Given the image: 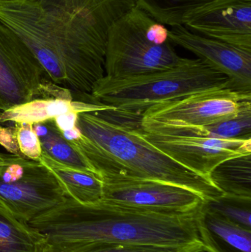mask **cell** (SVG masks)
I'll return each mask as SVG.
<instances>
[{"instance_id":"1","label":"cell","mask_w":251,"mask_h":252,"mask_svg":"<svg viewBox=\"0 0 251 252\" xmlns=\"http://www.w3.org/2000/svg\"><path fill=\"white\" fill-rule=\"evenodd\" d=\"M196 215L155 213L102 200L81 204L67 197L29 223L50 245L104 242L204 252Z\"/></svg>"},{"instance_id":"2","label":"cell","mask_w":251,"mask_h":252,"mask_svg":"<svg viewBox=\"0 0 251 252\" xmlns=\"http://www.w3.org/2000/svg\"><path fill=\"white\" fill-rule=\"evenodd\" d=\"M81 136L71 145L98 173H122L190 189L213 201L223 195L205 178L177 162L141 134L137 126L118 124L98 112L78 115Z\"/></svg>"},{"instance_id":"3","label":"cell","mask_w":251,"mask_h":252,"mask_svg":"<svg viewBox=\"0 0 251 252\" xmlns=\"http://www.w3.org/2000/svg\"><path fill=\"white\" fill-rule=\"evenodd\" d=\"M0 22L28 46L56 85L91 94L105 62L53 23L36 0H0Z\"/></svg>"},{"instance_id":"4","label":"cell","mask_w":251,"mask_h":252,"mask_svg":"<svg viewBox=\"0 0 251 252\" xmlns=\"http://www.w3.org/2000/svg\"><path fill=\"white\" fill-rule=\"evenodd\" d=\"M231 88L222 72L199 59H186L163 70L125 78L105 75L91 95L112 112L141 118L154 105L217 89ZM232 90V89H231Z\"/></svg>"},{"instance_id":"5","label":"cell","mask_w":251,"mask_h":252,"mask_svg":"<svg viewBox=\"0 0 251 252\" xmlns=\"http://www.w3.org/2000/svg\"><path fill=\"white\" fill-rule=\"evenodd\" d=\"M169 29L137 5L119 18L108 35L105 75L125 78L169 69L182 62Z\"/></svg>"},{"instance_id":"6","label":"cell","mask_w":251,"mask_h":252,"mask_svg":"<svg viewBox=\"0 0 251 252\" xmlns=\"http://www.w3.org/2000/svg\"><path fill=\"white\" fill-rule=\"evenodd\" d=\"M53 172L39 160L0 153V202L29 223L67 198Z\"/></svg>"},{"instance_id":"7","label":"cell","mask_w":251,"mask_h":252,"mask_svg":"<svg viewBox=\"0 0 251 252\" xmlns=\"http://www.w3.org/2000/svg\"><path fill=\"white\" fill-rule=\"evenodd\" d=\"M49 19L105 61L112 25L137 5V0H36Z\"/></svg>"},{"instance_id":"8","label":"cell","mask_w":251,"mask_h":252,"mask_svg":"<svg viewBox=\"0 0 251 252\" xmlns=\"http://www.w3.org/2000/svg\"><path fill=\"white\" fill-rule=\"evenodd\" d=\"M102 201L109 204L168 214H196L206 200L182 187L159 181L102 173Z\"/></svg>"},{"instance_id":"9","label":"cell","mask_w":251,"mask_h":252,"mask_svg":"<svg viewBox=\"0 0 251 252\" xmlns=\"http://www.w3.org/2000/svg\"><path fill=\"white\" fill-rule=\"evenodd\" d=\"M47 80L28 46L0 22V112L41 98Z\"/></svg>"},{"instance_id":"10","label":"cell","mask_w":251,"mask_h":252,"mask_svg":"<svg viewBox=\"0 0 251 252\" xmlns=\"http://www.w3.org/2000/svg\"><path fill=\"white\" fill-rule=\"evenodd\" d=\"M250 104L251 93L217 89L154 105L141 118L163 124L206 126L235 118Z\"/></svg>"},{"instance_id":"11","label":"cell","mask_w":251,"mask_h":252,"mask_svg":"<svg viewBox=\"0 0 251 252\" xmlns=\"http://www.w3.org/2000/svg\"><path fill=\"white\" fill-rule=\"evenodd\" d=\"M140 130L150 143L164 154L210 182L211 173L218 164L251 154V139L221 140Z\"/></svg>"},{"instance_id":"12","label":"cell","mask_w":251,"mask_h":252,"mask_svg":"<svg viewBox=\"0 0 251 252\" xmlns=\"http://www.w3.org/2000/svg\"><path fill=\"white\" fill-rule=\"evenodd\" d=\"M182 25L194 33L251 51V0H215L186 14Z\"/></svg>"},{"instance_id":"13","label":"cell","mask_w":251,"mask_h":252,"mask_svg":"<svg viewBox=\"0 0 251 252\" xmlns=\"http://www.w3.org/2000/svg\"><path fill=\"white\" fill-rule=\"evenodd\" d=\"M169 37L174 45L191 52L224 74L233 90L251 93V51L194 33L183 25L171 27Z\"/></svg>"},{"instance_id":"14","label":"cell","mask_w":251,"mask_h":252,"mask_svg":"<svg viewBox=\"0 0 251 252\" xmlns=\"http://www.w3.org/2000/svg\"><path fill=\"white\" fill-rule=\"evenodd\" d=\"M113 111V108L94 100L84 97L75 100L73 96L66 97H50L34 99L31 101L4 112H0V124L4 123H28L33 124L54 119L68 112H95Z\"/></svg>"},{"instance_id":"15","label":"cell","mask_w":251,"mask_h":252,"mask_svg":"<svg viewBox=\"0 0 251 252\" xmlns=\"http://www.w3.org/2000/svg\"><path fill=\"white\" fill-rule=\"evenodd\" d=\"M196 224L205 252H251V230L225 220L204 205L196 215Z\"/></svg>"},{"instance_id":"16","label":"cell","mask_w":251,"mask_h":252,"mask_svg":"<svg viewBox=\"0 0 251 252\" xmlns=\"http://www.w3.org/2000/svg\"><path fill=\"white\" fill-rule=\"evenodd\" d=\"M142 126L145 131L163 134L200 136L221 140L251 139V105L245 107L235 118L212 125L190 126L145 120Z\"/></svg>"},{"instance_id":"17","label":"cell","mask_w":251,"mask_h":252,"mask_svg":"<svg viewBox=\"0 0 251 252\" xmlns=\"http://www.w3.org/2000/svg\"><path fill=\"white\" fill-rule=\"evenodd\" d=\"M38 160L53 172L69 198L85 204L101 201L103 182L97 173L63 165L43 152Z\"/></svg>"},{"instance_id":"18","label":"cell","mask_w":251,"mask_h":252,"mask_svg":"<svg viewBox=\"0 0 251 252\" xmlns=\"http://www.w3.org/2000/svg\"><path fill=\"white\" fill-rule=\"evenodd\" d=\"M46 244L43 234L0 202V252H44Z\"/></svg>"},{"instance_id":"19","label":"cell","mask_w":251,"mask_h":252,"mask_svg":"<svg viewBox=\"0 0 251 252\" xmlns=\"http://www.w3.org/2000/svg\"><path fill=\"white\" fill-rule=\"evenodd\" d=\"M32 126L44 154L63 165L97 173L84 157L65 139L54 120L35 123Z\"/></svg>"},{"instance_id":"20","label":"cell","mask_w":251,"mask_h":252,"mask_svg":"<svg viewBox=\"0 0 251 252\" xmlns=\"http://www.w3.org/2000/svg\"><path fill=\"white\" fill-rule=\"evenodd\" d=\"M210 181L223 195L251 198V154L223 161L212 170Z\"/></svg>"},{"instance_id":"21","label":"cell","mask_w":251,"mask_h":252,"mask_svg":"<svg viewBox=\"0 0 251 252\" xmlns=\"http://www.w3.org/2000/svg\"><path fill=\"white\" fill-rule=\"evenodd\" d=\"M215 0H137V5L165 25H182L184 16L190 11Z\"/></svg>"},{"instance_id":"22","label":"cell","mask_w":251,"mask_h":252,"mask_svg":"<svg viewBox=\"0 0 251 252\" xmlns=\"http://www.w3.org/2000/svg\"><path fill=\"white\" fill-rule=\"evenodd\" d=\"M204 207L237 226L251 230V198L223 195L213 201H206Z\"/></svg>"},{"instance_id":"23","label":"cell","mask_w":251,"mask_h":252,"mask_svg":"<svg viewBox=\"0 0 251 252\" xmlns=\"http://www.w3.org/2000/svg\"><path fill=\"white\" fill-rule=\"evenodd\" d=\"M44 252H181L173 249L137 244L86 243L69 245L46 244Z\"/></svg>"},{"instance_id":"24","label":"cell","mask_w":251,"mask_h":252,"mask_svg":"<svg viewBox=\"0 0 251 252\" xmlns=\"http://www.w3.org/2000/svg\"><path fill=\"white\" fill-rule=\"evenodd\" d=\"M14 124L21 154L30 159L38 160L42 154V149L32 124L28 123H16Z\"/></svg>"},{"instance_id":"25","label":"cell","mask_w":251,"mask_h":252,"mask_svg":"<svg viewBox=\"0 0 251 252\" xmlns=\"http://www.w3.org/2000/svg\"><path fill=\"white\" fill-rule=\"evenodd\" d=\"M78 113L76 112H68L55 118L54 121L57 128L61 132L71 130L76 127Z\"/></svg>"},{"instance_id":"26","label":"cell","mask_w":251,"mask_h":252,"mask_svg":"<svg viewBox=\"0 0 251 252\" xmlns=\"http://www.w3.org/2000/svg\"><path fill=\"white\" fill-rule=\"evenodd\" d=\"M10 134V127H4L0 124V145H2L8 139Z\"/></svg>"}]
</instances>
